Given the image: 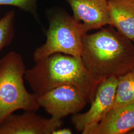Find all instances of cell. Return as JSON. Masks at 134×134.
<instances>
[{"instance_id":"cell-11","label":"cell","mask_w":134,"mask_h":134,"mask_svg":"<svg viewBox=\"0 0 134 134\" xmlns=\"http://www.w3.org/2000/svg\"><path fill=\"white\" fill-rule=\"evenodd\" d=\"M134 103V68L118 78L115 102L112 109Z\"/></svg>"},{"instance_id":"cell-8","label":"cell","mask_w":134,"mask_h":134,"mask_svg":"<svg viewBox=\"0 0 134 134\" xmlns=\"http://www.w3.org/2000/svg\"><path fill=\"white\" fill-rule=\"evenodd\" d=\"M72 12L73 18L86 34L88 31L110 24L108 0H66Z\"/></svg>"},{"instance_id":"cell-4","label":"cell","mask_w":134,"mask_h":134,"mask_svg":"<svg viewBox=\"0 0 134 134\" xmlns=\"http://www.w3.org/2000/svg\"><path fill=\"white\" fill-rule=\"evenodd\" d=\"M49 27L44 44L33 54L36 61L55 53H63L81 58L82 39L86 32L81 24L61 8L54 7L46 11Z\"/></svg>"},{"instance_id":"cell-14","label":"cell","mask_w":134,"mask_h":134,"mask_svg":"<svg viewBox=\"0 0 134 134\" xmlns=\"http://www.w3.org/2000/svg\"><path fill=\"white\" fill-rule=\"evenodd\" d=\"M72 133V130L70 129L67 128H63L61 127L54 130L52 134H71Z\"/></svg>"},{"instance_id":"cell-13","label":"cell","mask_w":134,"mask_h":134,"mask_svg":"<svg viewBox=\"0 0 134 134\" xmlns=\"http://www.w3.org/2000/svg\"><path fill=\"white\" fill-rule=\"evenodd\" d=\"M38 0H0V5H10L19 8L31 14L39 21L37 11Z\"/></svg>"},{"instance_id":"cell-10","label":"cell","mask_w":134,"mask_h":134,"mask_svg":"<svg viewBox=\"0 0 134 134\" xmlns=\"http://www.w3.org/2000/svg\"><path fill=\"white\" fill-rule=\"evenodd\" d=\"M110 25L126 37L134 39V0H108Z\"/></svg>"},{"instance_id":"cell-7","label":"cell","mask_w":134,"mask_h":134,"mask_svg":"<svg viewBox=\"0 0 134 134\" xmlns=\"http://www.w3.org/2000/svg\"><path fill=\"white\" fill-rule=\"evenodd\" d=\"M62 119L45 118L34 111L8 116L0 124V134H52L62 127Z\"/></svg>"},{"instance_id":"cell-6","label":"cell","mask_w":134,"mask_h":134,"mask_svg":"<svg viewBox=\"0 0 134 134\" xmlns=\"http://www.w3.org/2000/svg\"><path fill=\"white\" fill-rule=\"evenodd\" d=\"M37 100L40 107L57 119L79 113L87 103L77 87L71 85L57 87L37 96Z\"/></svg>"},{"instance_id":"cell-2","label":"cell","mask_w":134,"mask_h":134,"mask_svg":"<svg viewBox=\"0 0 134 134\" xmlns=\"http://www.w3.org/2000/svg\"><path fill=\"white\" fill-rule=\"evenodd\" d=\"M24 80L37 96L58 86L71 85L77 87L87 102L93 99L98 85L81 58L63 53L35 61L33 67L26 69Z\"/></svg>"},{"instance_id":"cell-16","label":"cell","mask_w":134,"mask_h":134,"mask_svg":"<svg viewBox=\"0 0 134 134\" xmlns=\"http://www.w3.org/2000/svg\"><path fill=\"white\" fill-rule=\"evenodd\" d=\"M133 42H134V40H133Z\"/></svg>"},{"instance_id":"cell-1","label":"cell","mask_w":134,"mask_h":134,"mask_svg":"<svg viewBox=\"0 0 134 134\" xmlns=\"http://www.w3.org/2000/svg\"><path fill=\"white\" fill-rule=\"evenodd\" d=\"M82 43L81 59L98 84L108 78H118L134 68V43L112 26L86 34Z\"/></svg>"},{"instance_id":"cell-9","label":"cell","mask_w":134,"mask_h":134,"mask_svg":"<svg viewBox=\"0 0 134 134\" xmlns=\"http://www.w3.org/2000/svg\"><path fill=\"white\" fill-rule=\"evenodd\" d=\"M134 129V103L111 109L95 127L85 134H128Z\"/></svg>"},{"instance_id":"cell-15","label":"cell","mask_w":134,"mask_h":134,"mask_svg":"<svg viewBox=\"0 0 134 134\" xmlns=\"http://www.w3.org/2000/svg\"><path fill=\"white\" fill-rule=\"evenodd\" d=\"M129 134H134V129L132 131H131V132H130L129 133H128Z\"/></svg>"},{"instance_id":"cell-5","label":"cell","mask_w":134,"mask_h":134,"mask_svg":"<svg viewBox=\"0 0 134 134\" xmlns=\"http://www.w3.org/2000/svg\"><path fill=\"white\" fill-rule=\"evenodd\" d=\"M118 78L110 77L99 83L90 108L85 113L73 114L72 122L82 134L95 127L113 107Z\"/></svg>"},{"instance_id":"cell-12","label":"cell","mask_w":134,"mask_h":134,"mask_svg":"<svg viewBox=\"0 0 134 134\" xmlns=\"http://www.w3.org/2000/svg\"><path fill=\"white\" fill-rule=\"evenodd\" d=\"M15 12L10 10L0 19V52L12 42L14 36Z\"/></svg>"},{"instance_id":"cell-3","label":"cell","mask_w":134,"mask_h":134,"mask_svg":"<svg viewBox=\"0 0 134 134\" xmlns=\"http://www.w3.org/2000/svg\"><path fill=\"white\" fill-rule=\"evenodd\" d=\"M26 70L21 55L10 51L0 59V124L15 111H36L37 96L24 85Z\"/></svg>"}]
</instances>
